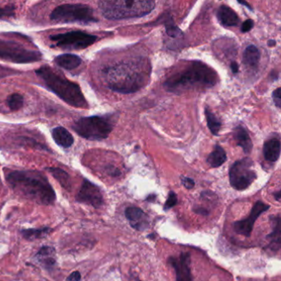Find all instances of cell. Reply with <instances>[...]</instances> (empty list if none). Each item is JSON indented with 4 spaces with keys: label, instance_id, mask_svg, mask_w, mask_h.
Segmentation results:
<instances>
[{
    "label": "cell",
    "instance_id": "cell-13",
    "mask_svg": "<svg viewBox=\"0 0 281 281\" xmlns=\"http://www.w3.org/2000/svg\"><path fill=\"white\" fill-rule=\"evenodd\" d=\"M168 263L176 272V281H193L191 271V254L181 252L178 257H171Z\"/></svg>",
    "mask_w": 281,
    "mask_h": 281
},
{
    "label": "cell",
    "instance_id": "cell-23",
    "mask_svg": "<svg viewBox=\"0 0 281 281\" xmlns=\"http://www.w3.org/2000/svg\"><path fill=\"white\" fill-rule=\"evenodd\" d=\"M260 51L255 45H251L246 48L243 54L244 64L248 66L255 68L258 66V63L260 61Z\"/></svg>",
    "mask_w": 281,
    "mask_h": 281
},
{
    "label": "cell",
    "instance_id": "cell-18",
    "mask_svg": "<svg viewBox=\"0 0 281 281\" xmlns=\"http://www.w3.org/2000/svg\"><path fill=\"white\" fill-rule=\"evenodd\" d=\"M36 259L45 268H51L56 264V250L52 247H42L36 255Z\"/></svg>",
    "mask_w": 281,
    "mask_h": 281
},
{
    "label": "cell",
    "instance_id": "cell-29",
    "mask_svg": "<svg viewBox=\"0 0 281 281\" xmlns=\"http://www.w3.org/2000/svg\"><path fill=\"white\" fill-rule=\"evenodd\" d=\"M178 203V197L177 194L173 191H170L167 197V201L165 202L164 210H168L175 206Z\"/></svg>",
    "mask_w": 281,
    "mask_h": 281
},
{
    "label": "cell",
    "instance_id": "cell-36",
    "mask_svg": "<svg viewBox=\"0 0 281 281\" xmlns=\"http://www.w3.org/2000/svg\"><path fill=\"white\" fill-rule=\"evenodd\" d=\"M239 64L235 61L231 63V69L234 74H237L239 72Z\"/></svg>",
    "mask_w": 281,
    "mask_h": 281
},
{
    "label": "cell",
    "instance_id": "cell-21",
    "mask_svg": "<svg viewBox=\"0 0 281 281\" xmlns=\"http://www.w3.org/2000/svg\"><path fill=\"white\" fill-rule=\"evenodd\" d=\"M273 224V231L271 232V234L269 236H267V239H270V241H271L269 244V247L271 250L276 252L281 247V230L280 215L274 219Z\"/></svg>",
    "mask_w": 281,
    "mask_h": 281
},
{
    "label": "cell",
    "instance_id": "cell-10",
    "mask_svg": "<svg viewBox=\"0 0 281 281\" xmlns=\"http://www.w3.org/2000/svg\"><path fill=\"white\" fill-rule=\"evenodd\" d=\"M50 39L56 46L64 50H82L93 45L98 38L87 32L74 31L54 35Z\"/></svg>",
    "mask_w": 281,
    "mask_h": 281
},
{
    "label": "cell",
    "instance_id": "cell-35",
    "mask_svg": "<svg viewBox=\"0 0 281 281\" xmlns=\"http://www.w3.org/2000/svg\"><path fill=\"white\" fill-rule=\"evenodd\" d=\"M81 280V275L79 271H75L69 275V277L67 278V281H80Z\"/></svg>",
    "mask_w": 281,
    "mask_h": 281
},
{
    "label": "cell",
    "instance_id": "cell-33",
    "mask_svg": "<svg viewBox=\"0 0 281 281\" xmlns=\"http://www.w3.org/2000/svg\"><path fill=\"white\" fill-rule=\"evenodd\" d=\"M167 34L172 38H177L178 36L181 35L180 30L178 27H173V26H170L169 27H167Z\"/></svg>",
    "mask_w": 281,
    "mask_h": 281
},
{
    "label": "cell",
    "instance_id": "cell-38",
    "mask_svg": "<svg viewBox=\"0 0 281 281\" xmlns=\"http://www.w3.org/2000/svg\"><path fill=\"white\" fill-rule=\"evenodd\" d=\"M276 44V42L274 40H270L268 41V45H269V46H275Z\"/></svg>",
    "mask_w": 281,
    "mask_h": 281
},
{
    "label": "cell",
    "instance_id": "cell-32",
    "mask_svg": "<svg viewBox=\"0 0 281 281\" xmlns=\"http://www.w3.org/2000/svg\"><path fill=\"white\" fill-rule=\"evenodd\" d=\"M274 102L276 103L277 107H281V88H278L276 91H274L273 95Z\"/></svg>",
    "mask_w": 281,
    "mask_h": 281
},
{
    "label": "cell",
    "instance_id": "cell-30",
    "mask_svg": "<svg viewBox=\"0 0 281 281\" xmlns=\"http://www.w3.org/2000/svg\"><path fill=\"white\" fill-rule=\"evenodd\" d=\"M18 73L19 72L14 70V69L7 68V67L3 66V65H0V79L17 75Z\"/></svg>",
    "mask_w": 281,
    "mask_h": 281
},
{
    "label": "cell",
    "instance_id": "cell-27",
    "mask_svg": "<svg viewBox=\"0 0 281 281\" xmlns=\"http://www.w3.org/2000/svg\"><path fill=\"white\" fill-rule=\"evenodd\" d=\"M24 103L23 97L19 93H14L11 94L7 99V104L8 108L13 112H17L22 107Z\"/></svg>",
    "mask_w": 281,
    "mask_h": 281
},
{
    "label": "cell",
    "instance_id": "cell-1",
    "mask_svg": "<svg viewBox=\"0 0 281 281\" xmlns=\"http://www.w3.org/2000/svg\"><path fill=\"white\" fill-rule=\"evenodd\" d=\"M6 180L16 193L26 199L43 205H51L56 201V192L47 178L38 171H12Z\"/></svg>",
    "mask_w": 281,
    "mask_h": 281
},
{
    "label": "cell",
    "instance_id": "cell-9",
    "mask_svg": "<svg viewBox=\"0 0 281 281\" xmlns=\"http://www.w3.org/2000/svg\"><path fill=\"white\" fill-rule=\"evenodd\" d=\"M252 167L253 162L248 158L234 163L229 171L231 186L238 191H243L248 188L257 178V174L252 169Z\"/></svg>",
    "mask_w": 281,
    "mask_h": 281
},
{
    "label": "cell",
    "instance_id": "cell-4",
    "mask_svg": "<svg viewBox=\"0 0 281 281\" xmlns=\"http://www.w3.org/2000/svg\"><path fill=\"white\" fill-rule=\"evenodd\" d=\"M36 74L64 102L77 108H88V102L77 83L69 81L46 65L38 69Z\"/></svg>",
    "mask_w": 281,
    "mask_h": 281
},
{
    "label": "cell",
    "instance_id": "cell-40",
    "mask_svg": "<svg viewBox=\"0 0 281 281\" xmlns=\"http://www.w3.org/2000/svg\"><path fill=\"white\" fill-rule=\"evenodd\" d=\"M140 281V280H137V281Z\"/></svg>",
    "mask_w": 281,
    "mask_h": 281
},
{
    "label": "cell",
    "instance_id": "cell-22",
    "mask_svg": "<svg viewBox=\"0 0 281 281\" xmlns=\"http://www.w3.org/2000/svg\"><path fill=\"white\" fill-rule=\"evenodd\" d=\"M53 229L49 227H44L41 228H30V229H23L21 231V236L24 239L29 240V241H34L37 239H43L45 237H47L51 234Z\"/></svg>",
    "mask_w": 281,
    "mask_h": 281
},
{
    "label": "cell",
    "instance_id": "cell-16",
    "mask_svg": "<svg viewBox=\"0 0 281 281\" xmlns=\"http://www.w3.org/2000/svg\"><path fill=\"white\" fill-rule=\"evenodd\" d=\"M218 19L225 27H235L239 22V16L232 8L222 5L218 10Z\"/></svg>",
    "mask_w": 281,
    "mask_h": 281
},
{
    "label": "cell",
    "instance_id": "cell-12",
    "mask_svg": "<svg viewBox=\"0 0 281 281\" xmlns=\"http://www.w3.org/2000/svg\"><path fill=\"white\" fill-rule=\"evenodd\" d=\"M76 201L90 204L94 208H99L103 204V196L99 186L88 180H84L76 197Z\"/></svg>",
    "mask_w": 281,
    "mask_h": 281
},
{
    "label": "cell",
    "instance_id": "cell-19",
    "mask_svg": "<svg viewBox=\"0 0 281 281\" xmlns=\"http://www.w3.org/2000/svg\"><path fill=\"white\" fill-rule=\"evenodd\" d=\"M265 160L270 162H276L281 154V142L277 139H271L265 142L263 148Z\"/></svg>",
    "mask_w": 281,
    "mask_h": 281
},
{
    "label": "cell",
    "instance_id": "cell-14",
    "mask_svg": "<svg viewBox=\"0 0 281 281\" xmlns=\"http://www.w3.org/2000/svg\"><path fill=\"white\" fill-rule=\"evenodd\" d=\"M125 215L130 226L136 230L144 231L149 228V217L140 208L136 206L128 207L125 210Z\"/></svg>",
    "mask_w": 281,
    "mask_h": 281
},
{
    "label": "cell",
    "instance_id": "cell-20",
    "mask_svg": "<svg viewBox=\"0 0 281 281\" xmlns=\"http://www.w3.org/2000/svg\"><path fill=\"white\" fill-rule=\"evenodd\" d=\"M234 138L237 141V144L241 146V149H243V151L246 154H250L252 152V140L250 138L247 130H245L242 126H239L235 129Z\"/></svg>",
    "mask_w": 281,
    "mask_h": 281
},
{
    "label": "cell",
    "instance_id": "cell-26",
    "mask_svg": "<svg viewBox=\"0 0 281 281\" xmlns=\"http://www.w3.org/2000/svg\"><path fill=\"white\" fill-rule=\"evenodd\" d=\"M205 117H206L207 124L208 127L213 135L218 136V133L221 128V122L215 117V115L213 114L210 109L206 107L205 108Z\"/></svg>",
    "mask_w": 281,
    "mask_h": 281
},
{
    "label": "cell",
    "instance_id": "cell-15",
    "mask_svg": "<svg viewBox=\"0 0 281 281\" xmlns=\"http://www.w3.org/2000/svg\"><path fill=\"white\" fill-rule=\"evenodd\" d=\"M52 138L59 146H60L64 149L70 148L73 143L75 142L74 137L72 136L70 132L64 127L58 126V127L54 128L51 132Z\"/></svg>",
    "mask_w": 281,
    "mask_h": 281
},
{
    "label": "cell",
    "instance_id": "cell-3",
    "mask_svg": "<svg viewBox=\"0 0 281 281\" xmlns=\"http://www.w3.org/2000/svg\"><path fill=\"white\" fill-rule=\"evenodd\" d=\"M217 74L201 61L191 62L185 69L172 75L164 82L168 92L182 93L197 88H211L217 83Z\"/></svg>",
    "mask_w": 281,
    "mask_h": 281
},
{
    "label": "cell",
    "instance_id": "cell-17",
    "mask_svg": "<svg viewBox=\"0 0 281 281\" xmlns=\"http://www.w3.org/2000/svg\"><path fill=\"white\" fill-rule=\"evenodd\" d=\"M55 62L58 66L63 69L73 70L82 64V59L74 54H63L57 56L55 59Z\"/></svg>",
    "mask_w": 281,
    "mask_h": 281
},
{
    "label": "cell",
    "instance_id": "cell-8",
    "mask_svg": "<svg viewBox=\"0 0 281 281\" xmlns=\"http://www.w3.org/2000/svg\"><path fill=\"white\" fill-rule=\"evenodd\" d=\"M42 58L39 51L30 50L11 40H0V59L16 64H29L38 62Z\"/></svg>",
    "mask_w": 281,
    "mask_h": 281
},
{
    "label": "cell",
    "instance_id": "cell-2",
    "mask_svg": "<svg viewBox=\"0 0 281 281\" xmlns=\"http://www.w3.org/2000/svg\"><path fill=\"white\" fill-rule=\"evenodd\" d=\"M150 76V65L142 60L117 64L107 69L109 88L118 93H132L144 87Z\"/></svg>",
    "mask_w": 281,
    "mask_h": 281
},
{
    "label": "cell",
    "instance_id": "cell-39",
    "mask_svg": "<svg viewBox=\"0 0 281 281\" xmlns=\"http://www.w3.org/2000/svg\"><path fill=\"white\" fill-rule=\"evenodd\" d=\"M239 3H241V4H245V5L247 6V8H250V9H252V8H251V7H250L249 4H248V3H246V2H242V1H241V2H240V1H239Z\"/></svg>",
    "mask_w": 281,
    "mask_h": 281
},
{
    "label": "cell",
    "instance_id": "cell-5",
    "mask_svg": "<svg viewBox=\"0 0 281 281\" xmlns=\"http://www.w3.org/2000/svg\"><path fill=\"white\" fill-rule=\"evenodd\" d=\"M151 0H110L99 2V8L106 19L111 20L145 16L154 10Z\"/></svg>",
    "mask_w": 281,
    "mask_h": 281
},
{
    "label": "cell",
    "instance_id": "cell-7",
    "mask_svg": "<svg viewBox=\"0 0 281 281\" xmlns=\"http://www.w3.org/2000/svg\"><path fill=\"white\" fill-rule=\"evenodd\" d=\"M51 19L64 23H91L99 21L94 16L93 8L82 3H66L58 6L52 11Z\"/></svg>",
    "mask_w": 281,
    "mask_h": 281
},
{
    "label": "cell",
    "instance_id": "cell-28",
    "mask_svg": "<svg viewBox=\"0 0 281 281\" xmlns=\"http://www.w3.org/2000/svg\"><path fill=\"white\" fill-rule=\"evenodd\" d=\"M15 8L14 5H0V19H6L14 17L15 14Z\"/></svg>",
    "mask_w": 281,
    "mask_h": 281
},
{
    "label": "cell",
    "instance_id": "cell-31",
    "mask_svg": "<svg viewBox=\"0 0 281 281\" xmlns=\"http://www.w3.org/2000/svg\"><path fill=\"white\" fill-rule=\"evenodd\" d=\"M253 26H254V21H252V19H248L247 21H244L241 25V31L242 32H249L253 28Z\"/></svg>",
    "mask_w": 281,
    "mask_h": 281
},
{
    "label": "cell",
    "instance_id": "cell-11",
    "mask_svg": "<svg viewBox=\"0 0 281 281\" xmlns=\"http://www.w3.org/2000/svg\"><path fill=\"white\" fill-rule=\"evenodd\" d=\"M269 209L270 205L263 203L262 201L257 202L252 207V211L248 217L241 221H237L234 223V231L237 234L247 238L251 236L255 222L260 217L261 214L267 211Z\"/></svg>",
    "mask_w": 281,
    "mask_h": 281
},
{
    "label": "cell",
    "instance_id": "cell-37",
    "mask_svg": "<svg viewBox=\"0 0 281 281\" xmlns=\"http://www.w3.org/2000/svg\"><path fill=\"white\" fill-rule=\"evenodd\" d=\"M275 198H276L278 201H281V191H279L277 193L275 194Z\"/></svg>",
    "mask_w": 281,
    "mask_h": 281
},
{
    "label": "cell",
    "instance_id": "cell-25",
    "mask_svg": "<svg viewBox=\"0 0 281 281\" xmlns=\"http://www.w3.org/2000/svg\"><path fill=\"white\" fill-rule=\"evenodd\" d=\"M49 173H51V175L60 183L61 186H63L66 190H70L71 188V179L69 174L64 171V170L58 168V167H48Z\"/></svg>",
    "mask_w": 281,
    "mask_h": 281
},
{
    "label": "cell",
    "instance_id": "cell-24",
    "mask_svg": "<svg viewBox=\"0 0 281 281\" xmlns=\"http://www.w3.org/2000/svg\"><path fill=\"white\" fill-rule=\"evenodd\" d=\"M227 160V155L221 146L216 145L214 151L209 155L207 159V162L212 167H221Z\"/></svg>",
    "mask_w": 281,
    "mask_h": 281
},
{
    "label": "cell",
    "instance_id": "cell-6",
    "mask_svg": "<svg viewBox=\"0 0 281 281\" xmlns=\"http://www.w3.org/2000/svg\"><path fill=\"white\" fill-rule=\"evenodd\" d=\"M112 115L82 117L73 125L79 136L89 140H102L108 137L113 126Z\"/></svg>",
    "mask_w": 281,
    "mask_h": 281
},
{
    "label": "cell",
    "instance_id": "cell-34",
    "mask_svg": "<svg viewBox=\"0 0 281 281\" xmlns=\"http://www.w3.org/2000/svg\"><path fill=\"white\" fill-rule=\"evenodd\" d=\"M183 186L187 189H192L195 186V181L191 178H181Z\"/></svg>",
    "mask_w": 281,
    "mask_h": 281
}]
</instances>
